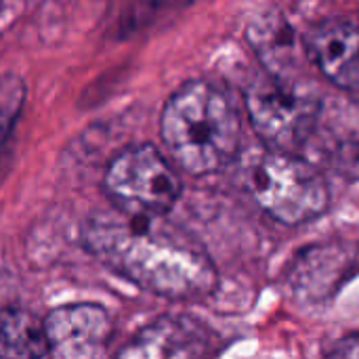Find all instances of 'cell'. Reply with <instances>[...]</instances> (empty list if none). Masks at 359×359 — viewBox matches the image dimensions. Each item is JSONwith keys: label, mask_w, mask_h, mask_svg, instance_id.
<instances>
[{"label": "cell", "mask_w": 359, "mask_h": 359, "mask_svg": "<svg viewBox=\"0 0 359 359\" xmlns=\"http://www.w3.org/2000/svg\"><path fill=\"white\" fill-rule=\"evenodd\" d=\"M154 221L120 210L95 215L82 227V244L105 267L158 297L183 301L212 292L217 286L212 261Z\"/></svg>", "instance_id": "cell-1"}, {"label": "cell", "mask_w": 359, "mask_h": 359, "mask_svg": "<svg viewBox=\"0 0 359 359\" xmlns=\"http://www.w3.org/2000/svg\"><path fill=\"white\" fill-rule=\"evenodd\" d=\"M160 137L181 170L202 177L225 168L238 156L242 126L233 103L217 86L191 80L164 103Z\"/></svg>", "instance_id": "cell-2"}, {"label": "cell", "mask_w": 359, "mask_h": 359, "mask_svg": "<svg viewBox=\"0 0 359 359\" xmlns=\"http://www.w3.org/2000/svg\"><path fill=\"white\" fill-rule=\"evenodd\" d=\"M242 183L250 198L284 225L313 221L326 212L330 202L324 177L309 162L273 147L248 154Z\"/></svg>", "instance_id": "cell-3"}, {"label": "cell", "mask_w": 359, "mask_h": 359, "mask_svg": "<svg viewBox=\"0 0 359 359\" xmlns=\"http://www.w3.org/2000/svg\"><path fill=\"white\" fill-rule=\"evenodd\" d=\"M103 189L116 210L130 217L160 219L181 196V179L158 147L149 143L118 151L103 175Z\"/></svg>", "instance_id": "cell-4"}, {"label": "cell", "mask_w": 359, "mask_h": 359, "mask_svg": "<svg viewBox=\"0 0 359 359\" xmlns=\"http://www.w3.org/2000/svg\"><path fill=\"white\" fill-rule=\"evenodd\" d=\"M246 111L267 147L294 151L316 128L320 99L297 80L267 74L248 86Z\"/></svg>", "instance_id": "cell-5"}, {"label": "cell", "mask_w": 359, "mask_h": 359, "mask_svg": "<svg viewBox=\"0 0 359 359\" xmlns=\"http://www.w3.org/2000/svg\"><path fill=\"white\" fill-rule=\"evenodd\" d=\"M50 358H99L109 345L114 324L97 303H72L53 309L44 320Z\"/></svg>", "instance_id": "cell-6"}, {"label": "cell", "mask_w": 359, "mask_h": 359, "mask_svg": "<svg viewBox=\"0 0 359 359\" xmlns=\"http://www.w3.org/2000/svg\"><path fill=\"white\" fill-rule=\"evenodd\" d=\"M215 337L204 324L185 316H164L139 330L116 355L130 359L204 358L215 351Z\"/></svg>", "instance_id": "cell-7"}, {"label": "cell", "mask_w": 359, "mask_h": 359, "mask_svg": "<svg viewBox=\"0 0 359 359\" xmlns=\"http://www.w3.org/2000/svg\"><path fill=\"white\" fill-rule=\"evenodd\" d=\"M305 48L316 67L339 88L359 97V27L328 19L305 34Z\"/></svg>", "instance_id": "cell-8"}, {"label": "cell", "mask_w": 359, "mask_h": 359, "mask_svg": "<svg viewBox=\"0 0 359 359\" xmlns=\"http://www.w3.org/2000/svg\"><path fill=\"white\" fill-rule=\"evenodd\" d=\"M355 255L341 244H318L294 257L288 271V286L294 294L309 303L324 301L334 294L345 276L351 273Z\"/></svg>", "instance_id": "cell-9"}, {"label": "cell", "mask_w": 359, "mask_h": 359, "mask_svg": "<svg viewBox=\"0 0 359 359\" xmlns=\"http://www.w3.org/2000/svg\"><path fill=\"white\" fill-rule=\"evenodd\" d=\"M0 358H50L42 320L23 307L2 309Z\"/></svg>", "instance_id": "cell-10"}, {"label": "cell", "mask_w": 359, "mask_h": 359, "mask_svg": "<svg viewBox=\"0 0 359 359\" xmlns=\"http://www.w3.org/2000/svg\"><path fill=\"white\" fill-rule=\"evenodd\" d=\"M324 353L328 358H359V334H349L334 341Z\"/></svg>", "instance_id": "cell-11"}, {"label": "cell", "mask_w": 359, "mask_h": 359, "mask_svg": "<svg viewBox=\"0 0 359 359\" xmlns=\"http://www.w3.org/2000/svg\"><path fill=\"white\" fill-rule=\"evenodd\" d=\"M17 109H19V105H13L11 109H0V147L6 143V137L13 128V120L17 116Z\"/></svg>", "instance_id": "cell-12"}]
</instances>
